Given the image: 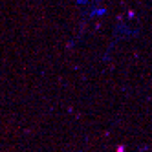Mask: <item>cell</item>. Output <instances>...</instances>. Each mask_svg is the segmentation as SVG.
Here are the masks:
<instances>
[{
	"instance_id": "1",
	"label": "cell",
	"mask_w": 152,
	"mask_h": 152,
	"mask_svg": "<svg viewBox=\"0 0 152 152\" xmlns=\"http://www.w3.org/2000/svg\"><path fill=\"white\" fill-rule=\"evenodd\" d=\"M77 2H79V7L84 13H92L97 7V4H99V0H77Z\"/></svg>"
}]
</instances>
